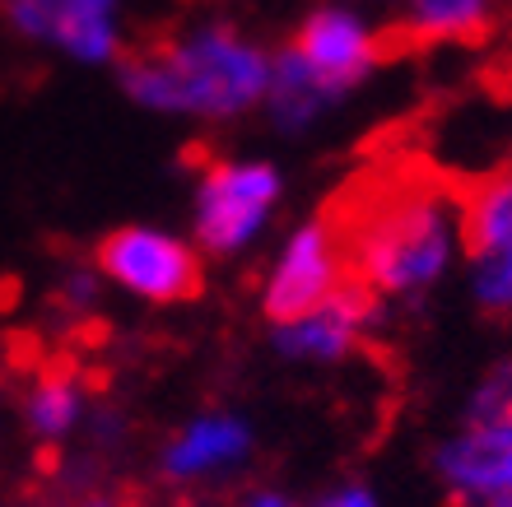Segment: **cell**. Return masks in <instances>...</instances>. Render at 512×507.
<instances>
[{"mask_svg":"<svg viewBox=\"0 0 512 507\" xmlns=\"http://www.w3.org/2000/svg\"><path fill=\"white\" fill-rule=\"evenodd\" d=\"M480 507H512V489L508 494H499V498H489V503H480Z\"/></svg>","mask_w":512,"mask_h":507,"instance_id":"18","label":"cell"},{"mask_svg":"<svg viewBox=\"0 0 512 507\" xmlns=\"http://www.w3.org/2000/svg\"><path fill=\"white\" fill-rule=\"evenodd\" d=\"M494 5L499 0H405L401 19L387 33V52L485 38L489 24H494Z\"/></svg>","mask_w":512,"mask_h":507,"instance_id":"11","label":"cell"},{"mask_svg":"<svg viewBox=\"0 0 512 507\" xmlns=\"http://www.w3.org/2000/svg\"><path fill=\"white\" fill-rule=\"evenodd\" d=\"M289 52L303 61V70H308L336 103L350 94L354 84H364L378 61L391 56L387 33H373V24H368L364 14L350 10V5H336V0H331V5H317V10L298 24Z\"/></svg>","mask_w":512,"mask_h":507,"instance_id":"6","label":"cell"},{"mask_svg":"<svg viewBox=\"0 0 512 507\" xmlns=\"http://www.w3.org/2000/svg\"><path fill=\"white\" fill-rule=\"evenodd\" d=\"M247 452H252V428L238 414H201L168 442L163 475L168 480H201V475L238 466Z\"/></svg>","mask_w":512,"mask_h":507,"instance_id":"10","label":"cell"},{"mask_svg":"<svg viewBox=\"0 0 512 507\" xmlns=\"http://www.w3.org/2000/svg\"><path fill=\"white\" fill-rule=\"evenodd\" d=\"M80 410H84V396L70 377H42L38 387H33V396H28V424L38 428L42 438L70 433Z\"/></svg>","mask_w":512,"mask_h":507,"instance_id":"14","label":"cell"},{"mask_svg":"<svg viewBox=\"0 0 512 507\" xmlns=\"http://www.w3.org/2000/svg\"><path fill=\"white\" fill-rule=\"evenodd\" d=\"M438 480L457 507H480L512 489V410L494 419H466L438 452Z\"/></svg>","mask_w":512,"mask_h":507,"instance_id":"8","label":"cell"},{"mask_svg":"<svg viewBox=\"0 0 512 507\" xmlns=\"http://www.w3.org/2000/svg\"><path fill=\"white\" fill-rule=\"evenodd\" d=\"M373 307H378V298L368 294L364 284L345 280L322 307H312L308 317L275 326V349L298 363H336L364 340Z\"/></svg>","mask_w":512,"mask_h":507,"instance_id":"9","label":"cell"},{"mask_svg":"<svg viewBox=\"0 0 512 507\" xmlns=\"http://www.w3.org/2000/svg\"><path fill=\"white\" fill-rule=\"evenodd\" d=\"M461 242L475 303L489 317H512V168L485 173L461 196Z\"/></svg>","mask_w":512,"mask_h":507,"instance_id":"5","label":"cell"},{"mask_svg":"<svg viewBox=\"0 0 512 507\" xmlns=\"http://www.w3.org/2000/svg\"><path fill=\"white\" fill-rule=\"evenodd\" d=\"M331 103H336V98H331L322 84L312 80L308 70H303V61H298L289 47L270 56L266 112H270V121H275V126H284V131H303V126H312V121L322 117Z\"/></svg>","mask_w":512,"mask_h":507,"instance_id":"13","label":"cell"},{"mask_svg":"<svg viewBox=\"0 0 512 507\" xmlns=\"http://www.w3.org/2000/svg\"><path fill=\"white\" fill-rule=\"evenodd\" d=\"M336 242L350 284H364L373 298H419L443 280L457 256L461 201H447L443 187L396 182L373 191Z\"/></svg>","mask_w":512,"mask_h":507,"instance_id":"2","label":"cell"},{"mask_svg":"<svg viewBox=\"0 0 512 507\" xmlns=\"http://www.w3.org/2000/svg\"><path fill=\"white\" fill-rule=\"evenodd\" d=\"M61 14H66V0H5V19L14 33L28 42H47V47L56 38Z\"/></svg>","mask_w":512,"mask_h":507,"instance_id":"15","label":"cell"},{"mask_svg":"<svg viewBox=\"0 0 512 507\" xmlns=\"http://www.w3.org/2000/svg\"><path fill=\"white\" fill-rule=\"evenodd\" d=\"M117 10L122 0H66V14L56 24L52 47L84 66H103L122 56V33H117Z\"/></svg>","mask_w":512,"mask_h":507,"instance_id":"12","label":"cell"},{"mask_svg":"<svg viewBox=\"0 0 512 507\" xmlns=\"http://www.w3.org/2000/svg\"><path fill=\"white\" fill-rule=\"evenodd\" d=\"M0 5H5V0H0Z\"/></svg>","mask_w":512,"mask_h":507,"instance_id":"20","label":"cell"},{"mask_svg":"<svg viewBox=\"0 0 512 507\" xmlns=\"http://www.w3.org/2000/svg\"><path fill=\"white\" fill-rule=\"evenodd\" d=\"M322 507H378V498H373V489H364V484H345V489H336Z\"/></svg>","mask_w":512,"mask_h":507,"instance_id":"16","label":"cell"},{"mask_svg":"<svg viewBox=\"0 0 512 507\" xmlns=\"http://www.w3.org/2000/svg\"><path fill=\"white\" fill-rule=\"evenodd\" d=\"M98 270L145 303H187L201 294V261L163 228H117L98 242Z\"/></svg>","mask_w":512,"mask_h":507,"instance_id":"4","label":"cell"},{"mask_svg":"<svg viewBox=\"0 0 512 507\" xmlns=\"http://www.w3.org/2000/svg\"><path fill=\"white\" fill-rule=\"evenodd\" d=\"M340 284H345V256H340L336 228L331 219H312V224L294 228L275 256L266 289H261V312L275 326H284V321H298L312 307H322Z\"/></svg>","mask_w":512,"mask_h":507,"instance_id":"7","label":"cell"},{"mask_svg":"<svg viewBox=\"0 0 512 507\" xmlns=\"http://www.w3.org/2000/svg\"><path fill=\"white\" fill-rule=\"evenodd\" d=\"M122 89L149 112L233 121L266 103L270 52L233 24H201L126 56Z\"/></svg>","mask_w":512,"mask_h":507,"instance_id":"1","label":"cell"},{"mask_svg":"<svg viewBox=\"0 0 512 507\" xmlns=\"http://www.w3.org/2000/svg\"><path fill=\"white\" fill-rule=\"evenodd\" d=\"M280 201V173L270 163H215L196 187V238L205 252L238 256L266 228Z\"/></svg>","mask_w":512,"mask_h":507,"instance_id":"3","label":"cell"},{"mask_svg":"<svg viewBox=\"0 0 512 507\" xmlns=\"http://www.w3.org/2000/svg\"><path fill=\"white\" fill-rule=\"evenodd\" d=\"M89 507H108V503H89Z\"/></svg>","mask_w":512,"mask_h":507,"instance_id":"19","label":"cell"},{"mask_svg":"<svg viewBox=\"0 0 512 507\" xmlns=\"http://www.w3.org/2000/svg\"><path fill=\"white\" fill-rule=\"evenodd\" d=\"M247 507H289V503H284L280 494H256V498H252V503H247Z\"/></svg>","mask_w":512,"mask_h":507,"instance_id":"17","label":"cell"}]
</instances>
